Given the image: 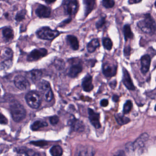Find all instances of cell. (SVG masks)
<instances>
[{
	"mask_svg": "<svg viewBox=\"0 0 156 156\" xmlns=\"http://www.w3.org/2000/svg\"><path fill=\"white\" fill-rule=\"evenodd\" d=\"M10 111L12 118L16 122H19L23 120L26 116V111L22 104L15 101L11 103Z\"/></svg>",
	"mask_w": 156,
	"mask_h": 156,
	"instance_id": "cell-1",
	"label": "cell"
},
{
	"mask_svg": "<svg viewBox=\"0 0 156 156\" xmlns=\"http://www.w3.org/2000/svg\"><path fill=\"white\" fill-rule=\"evenodd\" d=\"M137 26L142 31L147 34H154L156 31L155 22L150 14H146L144 19L138 22Z\"/></svg>",
	"mask_w": 156,
	"mask_h": 156,
	"instance_id": "cell-2",
	"label": "cell"
},
{
	"mask_svg": "<svg viewBox=\"0 0 156 156\" xmlns=\"http://www.w3.org/2000/svg\"><path fill=\"white\" fill-rule=\"evenodd\" d=\"M38 38L43 40H52L58 36L60 33L56 30H53L48 27H44L36 32Z\"/></svg>",
	"mask_w": 156,
	"mask_h": 156,
	"instance_id": "cell-3",
	"label": "cell"
},
{
	"mask_svg": "<svg viewBox=\"0 0 156 156\" xmlns=\"http://www.w3.org/2000/svg\"><path fill=\"white\" fill-rule=\"evenodd\" d=\"M25 100L27 104L33 109H37L41 104L40 96L34 92H28L26 95Z\"/></svg>",
	"mask_w": 156,
	"mask_h": 156,
	"instance_id": "cell-4",
	"label": "cell"
},
{
	"mask_svg": "<svg viewBox=\"0 0 156 156\" xmlns=\"http://www.w3.org/2000/svg\"><path fill=\"white\" fill-rule=\"evenodd\" d=\"M62 5L66 14L73 16L76 13L78 9L77 0H63Z\"/></svg>",
	"mask_w": 156,
	"mask_h": 156,
	"instance_id": "cell-5",
	"label": "cell"
},
{
	"mask_svg": "<svg viewBox=\"0 0 156 156\" xmlns=\"http://www.w3.org/2000/svg\"><path fill=\"white\" fill-rule=\"evenodd\" d=\"M48 51L46 49L40 48L35 49L31 51L27 58L29 61H36L46 56Z\"/></svg>",
	"mask_w": 156,
	"mask_h": 156,
	"instance_id": "cell-6",
	"label": "cell"
},
{
	"mask_svg": "<svg viewBox=\"0 0 156 156\" xmlns=\"http://www.w3.org/2000/svg\"><path fill=\"white\" fill-rule=\"evenodd\" d=\"M14 82L16 87L21 90H26L30 87V83L24 77L21 75L16 76Z\"/></svg>",
	"mask_w": 156,
	"mask_h": 156,
	"instance_id": "cell-7",
	"label": "cell"
},
{
	"mask_svg": "<svg viewBox=\"0 0 156 156\" xmlns=\"http://www.w3.org/2000/svg\"><path fill=\"white\" fill-rule=\"evenodd\" d=\"M89 118L90 122L96 129H99L101 127L100 122V114L95 113L90 108L88 109Z\"/></svg>",
	"mask_w": 156,
	"mask_h": 156,
	"instance_id": "cell-8",
	"label": "cell"
},
{
	"mask_svg": "<svg viewBox=\"0 0 156 156\" xmlns=\"http://www.w3.org/2000/svg\"><path fill=\"white\" fill-rule=\"evenodd\" d=\"M102 71L105 77L108 78L114 77L117 72V66L108 63H105L103 65Z\"/></svg>",
	"mask_w": 156,
	"mask_h": 156,
	"instance_id": "cell-9",
	"label": "cell"
},
{
	"mask_svg": "<svg viewBox=\"0 0 156 156\" xmlns=\"http://www.w3.org/2000/svg\"><path fill=\"white\" fill-rule=\"evenodd\" d=\"M69 125L71 127V130L75 132H81L84 131V125L82 121L75 118L70 119L68 122Z\"/></svg>",
	"mask_w": 156,
	"mask_h": 156,
	"instance_id": "cell-10",
	"label": "cell"
},
{
	"mask_svg": "<svg viewBox=\"0 0 156 156\" xmlns=\"http://www.w3.org/2000/svg\"><path fill=\"white\" fill-rule=\"evenodd\" d=\"M148 139V135L147 134L144 133L141 135L133 143V150H142L145 146L146 142Z\"/></svg>",
	"mask_w": 156,
	"mask_h": 156,
	"instance_id": "cell-11",
	"label": "cell"
},
{
	"mask_svg": "<svg viewBox=\"0 0 156 156\" xmlns=\"http://www.w3.org/2000/svg\"><path fill=\"white\" fill-rule=\"evenodd\" d=\"M122 82L125 87L129 90L133 91L135 89V87L133 83L130 74L125 68H123Z\"/></svg>",
	"mask_w": 156,
	"mask_h": 156,
	"instance_id": "cell-12",
	"label": "cell"
},
{
	"mask_svg": "<svg viewBox=\"0 0 156 156\" xmlns=\"http://www.w3.org/2000/svg\"><path fill=\"white\" fill-rule=\"evenodd\" d=\"M35 13L40 18H48L50 16L51 10L48 6L43 5H39L36 10Z\"/></svg>",
	"mask_w": 156,
	"mask_h": 156,
	"instance_id": "cell-13",
	"label": "cell"
},
{
	"mask_svg": "<svg viewBox=\"0 0 156 156\" xmlns=\"http://www.w3.org/2000/svg\"><path fill=\"white\" fill-rule=\"evenodd\" d=\"M95 154L94 149L91 147H79L77 149L76 155L78 156H93Z\"/></svg>",
	"mask_w": 156,
	"mask_h": 156,
	"instance_id": "cell-14",
	"label": "cell"
},
{
	"mask_svg": "<svg viewBox=\"0 0 156 156\" xmlns=\"http://www.w3.org/2000/svg\"><path fill=\"white\" fill-rule=\"evenodd\" d=\"M82 86L83 90L86 92H89L92 90L94 86L92 84V77L91 76L87 74L83 79Z\"/></svg>",
	"mask_w": 156,
	"mask_h": 156,
	"instance_id": "cell-15",
	"label": "cell"
},
{
	"mask_svg": "<svg viewBox=\"0 0 156 156\" xmlns=\"http://www.w3.org/2000/svg\"><path fill=\"white\" fill-rule=\"evenodd\" d=\"M141 71L144 74H146L149 70L151 64V58L148 55H145L141 58Z\"/></svg>",
	"mask_w": 156,
	"mask_h": 156,
	"instance_id": "cell-16",
	"label": "cell"
},
{
	"mask_svg": "<svg viewBox=\"0 0 156 156\" xmlns=\"http://www.w3.org/2000/svg\"><path fill=\"white\" fill-rule=\"evenodd\" d=\"M42 71L40 70H33L27 72V76L34 82L40 80L42 77Z\"/></svg>",
	"mask_w": 156,
	"mask_h": 156,
	"instance_id": "cell-17",
	"label": "cell"
},
{
	"mask_svg": "<svg viewBox=\"0 0 156 156\" xmlns=\"http://www.w3.org/2000/svg\"><path fill=\"white\" fill-rule=\"evenodd\" d=\"M84 5V12L85 16H86L94 9L95 5V0H83Z\"/></svg>",
	"mask_w": 156,
	"mask_h": 156,
	"instance_id": "cell-18",
	"label": "cell"
},
{
	"mask_svg": "<svg viewBox=\"0 0 156 156\" xmlns=\"http://www.w3.org/2000/svg\"><path fill=\"white\" fill-rule=\"evenodd\" d=\"M83 68L80 64H74L69 69L68 75L70 78H75L81 72Z\"/></svg>",
	"mask_w": 156,
	"mask_h": 156,
	"instance_id": "cell-19",
	"label": "cell"
},
{
	"mask_svg": "<svg viewBox=\"0 0 156 156\" xmlns=\"http://www.w3.org/2000/svg\"><path fill=\"white\" fill-rule=\"evenodd\" d=\"M67 39L73 50H76L79 49V41L76 37L72 35H69L67 36Z\"/></svg>",
	"mask_w": 156,
	"mask_h": 156,
	"instance_id": "cell-20",
	"label": "cell"
},
{
	"mask_svg": "<svg viewBox=\"0 0 156 156\" xmlns=\"http://www.w3.org/2000/svg\"><path fill=\"white\" fill-rule=\"evenodd\" d=\"M99 46L100 43L99 40L97 38H94L88 43L87 45V49L89 53H93Z\"/></svg>",
	"mask_w": 156,
	"mask_h": 156,
	"instance_id": "cell-21",
	"label": "cell"
},
{
	"mask_svg": "<svg viewBox=\"0 0 156 156\" xmlns=\"http://www.w3.org/2000/svg\"><path fill=\"white\" fill-rule=\"evenodd\" d=\"M115 117L117 123L121 125H124L131 122L129 118L122 115L121 114H116L115 115Z\"/></svg>",
	"mask_w": 156,
	"mask_h": 156,
	"instance_id": "cell-22",
	"label": "cell"
},
{
	"mask_svg": "<svg viewBox=\"0 0 156 156\" xmlns=\"http://www.w3.org/2000/svg\"><path fill=\"white\" fill-rule=\"evenodd\" d=\"M48 123L44 121L41 120H37L33 123L31 125V129L34 131H36L39 130L40 128L48 126Z\"/></svg>",
	"mask_w": 156,
	"mask_h": 156,
	"instance_id": "cell-23",
	"label": "cell"
},
{
	"mask_svg": "<svg viewBox=\"0 0 156 156\" xmlns=\"http://www.w3.org/2000/svg\"><path fill=\"white\" fill-rule=\"evenodd\" d=\"M2 34L4 38L7 41H10L13 38V32L10 27L4 28L2 31Z\"/></svg>",
	"mask_w": 156,
	"mask_h": 156,
	"instance_id": "cell-24",
	"label": "cell"
},
{
	"mask_svg": "<svg viewBox=\"0 0 156 156\" xmlns=\"http://www.w3.org/2000/svg\"><path fill=\"white\" fill-rule=\"evenodd\" d=\"M123 33L126 41H127L128 39L133 38V34L129 25L126 24L123 27Z\"/></svg>",
	"mask_w": 156,
	"mask_h": 156,
	"instance_id": "cell-25",
	"label": "cell"
},
{
	"mask_svg": "<svg viewBox=\"0 0 156 156\" xmlns=\"http://www.w3.org/2000/svg\"><path fill=\"white\" fill-rule=\"evenodd\" d=\"M63 149L59 146H54L50 149V153L53 156H60L63 154Z\"/></svg>",
	"mask_w": 156,
	"mask_h": 156,
	"instance_id": "cell-26",
	"label": "cell"
},
{
	"mask_svg": "<svg viewBox=\"0 0 156 156\" xmlns=\"http://www.w3.org/2000/svg\"><path fill=\"white\" fill-rule=\"evenodd\" d=\"M38 87L39 89L43 91L44 92V93L48 91L49 90L51 89L50 83L47 81H41L38 84Z\"/></svg>",
	"mask_w": 156,
	"mask_h": 156,
	"instance_id": "cell-27",
	"label": "cell"
},
{
	"mask_svg": "<svg viewBox=\"0 0 156 156\" xmlns=\"http://www.w3.org/2000/svg\"><path fill=\"white\" fill-rule=\"evenodd\" d=\"M12 50L10 48H5L3 50L2 56L5 60L12 59L13 56Z\"/></svg>",
	"mask_w": 156,
	"mask_h": 156,
	"instance_id": "cell-28",
	"label": "cell"
},
{
	"mask_svg": "<svg viewBox=\"0 0 156 156\" xmlns=\"http://www.w3.org/2000/svg\"><path fill=\"white\" fill-rule=\"evenodd\" d=\"M102 43L103 46L107 50H110L112 48V40L108 38H104Z\"/></svg>",
	"mask_w": 156,
	"mask_h": 156,
	"instance_id": "cell-29",
	"label": "cell"
},
{
	"mask_svg": "<svg viewBox=\"0 0 156 156\" xmlns=\"http://www.w3.org/2000/svg\"><path fill=\"white\" fill-rule=\"evenodd\" d=\"M26 13V11L24 9L19 11L16 13V15L15 20L18 22L23 21L25 18Z\"/></svg>",
	"mask_w": 156,
	"mask_h": 156,
	"instance_id": "cell-30",
	"label": "cell"
},
{
	"mask_svg": "<svg viewBox=\"0 0 156 156\" xmlns=\"http://www.w3.org/2000/svg\"><path fill=\"white\" fill-rule=\"evenodd\" d=\"M12 59L5 60L0 64V69L6 70L12 66Z\"/></svg>",
	"mask_w": 156,
	"mask_h": 156,
	"instance_id": "cell-31",
	"label": "cell"
},
{
	"mask_svg": "<svg viewBox=\"0 0 156 156\" xmlns=\"http://www.w3.org/2000/svg\"><path fill=\"white\" fill-rule=\"evenodd\" d=\"M133 108V103L132 101H126V103L124 105L123 107V113L124 114H127L130 112V111Z\"/></svg>",
	"mask_w": 156,
	"mask_h": 156,
	"instance_id": "cell-32",
	"label": "cell"
},
{
	"mask_svg": "<svg viewBox=\"0 0 156 156\" xmlns=\"http://www.w3.org/2000/svg\"><path fill=\"white\" fill-rule=\"evenodd\" d=\"M114 0H102V4L103 6L106 8H111L115 5Z\"/></svg>",
	"mask_w": 156,
	"mask_h": 156,
	"instance_id": "cell-33",
	"label": "cell"
},
{
	"mask_svg": "<svg viewBox=\"0 0 156 156\" xmlns=\"http://www.w3.org/2000/svg\"><path fill=\"white\" fill-rule=\"evenodd\" d=\"M106 17L102 16L96 23V27L98 29L102 28L106 23Z\"/></svg>",
	"mask_w": 156,
	"mask_h": 156,
	"instance_id": "cell-34",
	"label": "cell"
},
{
	"mask_svg": "<svg viewBox=\"0 0 156 156\" xmlns=\"http://www.w3.org/2000/svg\"><path fill=\"white\" fill-rule=\"evenodd\" d=\"M44 95L45 100L46 101H51L52 99H53V97H54V94H53L52 89L49 90H48V91L47 92L45 93Z\"/></svg>",
	"mask_w": 156,
	"mask_h": 156,
	"instance_id": "cell-35",
	"label": "cell"
},
{
	"mask_svg": "<svg viewBox=\"0 0 156 156\" xmlns=\"http://www.w3.org/2000/svg\"><path fill=\"white\" fill-rule=\"evenodd\" d=\"M30 143L35 146L40 147H43L48 145L47 142L45 141H32Z\"/></svg>",
	"mask_w": 156,
	"mask_h": 156,
	"instance_id": "cell-36",
	"label": "cell"
},
{
	"mask_svg": "<svg viewBox=\"0 0 156 156\" xmlns=\"http://www.w3.org/2000/svg\"><path fill=\"white\" fill-rule=\"evenodd\" d=\"M59 118L57 115L51 116L49 118V122L52 125H55L59 122Z\"/></svg>",
	"mask_w": 156,
	"mask_h": 156,
	"instance_id": "cell-37",
	"label": "cell"
},
{
	"mask_svg": "<svg viewBox=\"0 0 156 156\" xmlns=\"http://www.w3.org/2000/svg\"><path fill=\"white\" fill-rule=\"evenodd\" d=\"M27 148L26 147H17L16 149V152L18 154H24L26 155L27 152Z\"/></svg>",
	"mask_w": 156,
	"mask_h": 156,
	"instance_id": "cell-38",
	"label": "cell"
},
{
	"mask_svg": "<svg viewBox=\"0 0 156 156\" xmlns=\"http://www.w3.org/2000/svg\"><path fill=\"white\" fill-rule=\"evenodd\" d=\"M8 123V120L2 114L0 113V124L6 125Z\"/></svg>",
	"mask_w": 156,
	"mask_h": 156,
	"instance_id": "cell-39",
	"label": "cell"
},
{
	"mask_svg": "<svg viewBox=\"0 0 156 156\" xmlns=\"http://www.w3.org/2000/svg\"><path fill=\"white\" fill-rule=\"evenodd\" d=\"M131 48L129 46L125 47L124 49V54L126 56H128L131 54Z\"/></svg>",
	"mask_w": 156,
	"mask_h": 156,
	"instance_id": "cell-40",
	"label": "cell"
},
{
	"mask_svg": "<svg viewBox=\"0 0 156 156\" xmlns=\"http://www.w3.org/2000/svg\"><path fill=\"white\" fill-rule=\"evenodd\" d=\"M39 154L38 153H36L33 150H29L28 149L27 152L26 154V155L27 156H37L39 155Z\"/></svg>",
	"mask_w": 156,
	"mask_h": 156,
	"instance_id": "cell-41",
	"label": "cell"
},
{
	"mask_svg": "<svg viewBox=\"0 0 156 156\" xmlns=\"http://www.w3.org/2000/svg\"><path fill=\"white\" fill-rule=\"evenodd\" d=\"M100 104H101V106H102V107H106V106H108V104H109V101L106 99H103V100H101Z\"/></svg>",
	"mask_w": 156,
	"mask_h": 156,
	"instance_id": "cell-42",
	"label": "cell"
},
{
	"mask_svg": "<svg viewBox=\"0 0 156 156\" xmlns=\"http://www.w3.org/2000/svg\"><path fill=\"white\" fill-rule=\"evenodd\" d=\"M71 20H72V18H68V19L64 20V21H63V22L60 24L59 27L64 26L69 24V23L71 22Z\"/></svg>",
	"mask_w": 156,
	"mask_h": 156,
	"instance_id": "cell-43",
	"label": "cell"
},
{
	"mask_svg": "<svg viewBox=\"0 0 156 156\" xmlns=\"http://www.w3.org/2000/svg\"><path fill=\"white\" fill-rule=\"evenodd\" d=\"M116 83H117V82H116L115 80L113 81L110 82V85L111 88H112V89H115V87H116V84H117Z\"/></svg>",
	"mask_w": 156,
	"mask_h": 156,
	"instance_id": "cell-44",
	"label": "cell"
},
{
	"mask_svg": "<svg viewBox=\"0 0 156 156\" xmlns=\"http://www.w3.org/2000/svg\"><path fill=\"white\" fill-rule=\"evenodd\" d=\"M119 97L117 95H114L112 97V100L115 102H117L119 101Z\"/></svg>",
	"mask_w": 156,
	"mask_h": 156,
	"instance_id": "cell-45",
	"label": "cell"
},
{
	"mask_svg": "<svg viewBox=\"0 0 156 156\" xmlns=\"http://www.w3.org/2000/svg\"><path fill=\"white\" fill-rule=\"evenodd\" d=\"M44 2H45L47 4H50L55 2L56 0H44Z\"/></svg>",
	"mask_w": 156,
	"mask_h": 156,
	"instance_id": "cell-46",
	"label": "cell"
},
{
	"mask_svg": "<svg viewBox=\"0 0 156 156\" xmlns=\"http://www.w3.org/2000/svg\"><path fill=\"white\" fill-rule=\"evenodd\" d=\"M116 155H125L124 152L122 151H119V153L116 154Z\"/></svg>",
	"mask_w": 156,
	"mask_h": 156,
	"instance_id": "cell-47",
	"label": "cell"
},
{
	"mask_svg": "<svg viewBox=\"0 0 156 156\" xmlns=\"http://www.w3.org/2000/svg\"><path fill=\"white\" fill-rule=\"evenodd\" d=\"M142 0H132L133 2L135 3H137L140 2Z\"/></svg>",
	"mask_w": 156,
	"mask_h": 156,
	"instance_id": "cell-48",
	"label": "cell"
},
{
	"mask_svg": "<svg viewBox=\"0 0 156 156\" xmlns=\"http://www.w3.org/2000/svg\"><path fill=\"white\" fill-rule=\"evenodd\" d=\"M155 111H156V105L155 107Z\"/></svg>",
	"mask_w": 156,
	"mask_h": 156,
	"instance_id": "cell-49",
	"label": "cell"
},
{
	"mask_svg": "<svg viewBox=\"0 0 156 156\" xmlns=\"http://www.w3.org/2000/svg\"><path fill=\"white\" fill-rule=\"evenodd\" d=\"M155 5L156 7V1L155 2Z\"/></svg>",
	"mask_w": 156,
	"mask_h": 156,
	"instance_id": "cell-50",
	"label": "cell"
}]
</instances>
